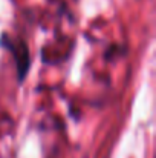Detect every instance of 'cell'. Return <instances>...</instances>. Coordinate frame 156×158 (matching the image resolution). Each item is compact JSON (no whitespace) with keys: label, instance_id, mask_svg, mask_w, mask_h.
<instances>
[{"label":"cell","instance_id":"6da1fadb","mask_svg":"<svg viewBox=\"0 0 156 158\" xmlns=\"http://www.w3.org/2000/svg\"><path fill=\"white\" fill-rule=\"evenodd\" d=\"M2 45H5L11 52L14 54L15 57V61H17V72H18V78L23 80L28 69H29V52H28V48L25 46V43H20L18 46H15L14 43L8 42L6 37L3 35V40H2Z\"/></svg>","mask_w":156,"mask_h":158}]
</instances>
